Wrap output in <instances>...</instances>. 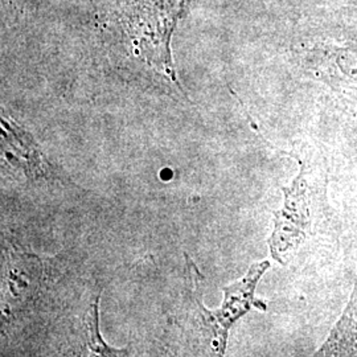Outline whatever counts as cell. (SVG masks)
Segmentation results:
<instances>
[{"label": "cell", "instance_id": "1", "mask_svg": "<svg viewBox=\"0 0 357 357\" xmlns=\"http://www.w3.org/2000/svg\"><path fill=\"white\" fill-rule=\"evenodd\" d=\"M123 24L131 44L144 63L178 86L169 53V38L183 6L178 0H128L121 6Z\"/></svg>", "mask_w": 357, "mask_h": 357}, {"label": "cell", "instance_id": "2", "mask_svg": "<svg viewBox=\"0 0 357 357\" xmlns=\"http://www.w3.org/2000/svg\"><path fill=\"white\" fill-rule=\"evenodd\" d=\"M268 268V261L255 264L249 268L248 274L241 281H237L228 287H224V303L217 311L205 310L203 305L197 301L200 310V319L209 335L212 349L217 355H224L228 340V330L236 320L245 315L252 306L265 310V305L262 302L255 301V291L257 283Z\"/></svg>", "mask_w": 357, "mask_h": 357}, {"label": "cell", "instance_id": "3", "mask_svg": "<svg viewBox=\"0 0 357 357\" xmlns=\"http://www.w3.org/2000/svg\"><path fill=\"white\" fill-rule=\"evenodd\" d=\"M303 172L302 168L290 188H282L284 192V204L275 213V229L270 238L271 255L278 262H283L282 257L305 240L310 225L307 184Z\"/></svg>", "mask_w": 357, "mask_h": 357}, {"label": "cell", "instance_id": "4", "mask_svg": "<svg viewBox=\"0 0 357 357\" xmlns=\"http://www.w3.org/2000/svg\"><path fill=\"white\" fill-rule=\"evenodd\" d=\"M323 355L357 356V284L343 318L333 328L328 342L320 349Z\"/></svg>", "mask_w": 357, "mask_h": 357}, {"label": "cell", "instance_id": "5", "mask_svg": "<svg viewBox=\"0 0 357 357\" xmlns=\"http://www.w3.org/2000/svg\"><path fill=\"white\" fill-rule=\"evenodd\" d=\"M85 328L88 333V344L89 348L101 356H121L126 355V351L114 349L106 344L98 332V296L94 299L89 311L85 315Z\"/></svg>", "mask_w": 357, "mask_h": 357}]
</instances>
